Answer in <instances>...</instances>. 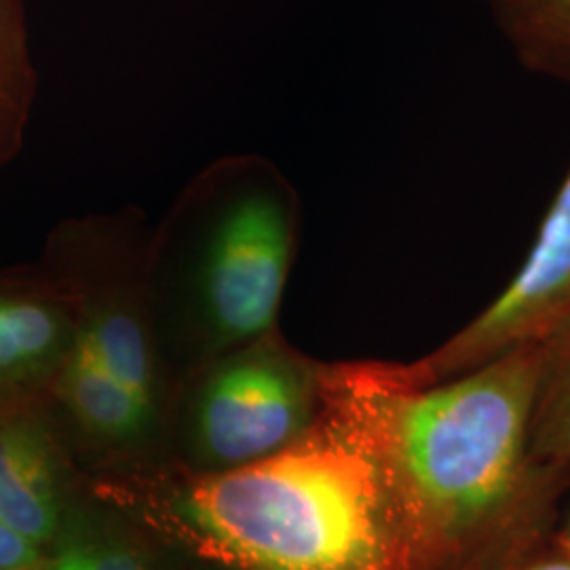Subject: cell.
Segmentation results:
<instances>
[{
  "mask_svg": "<svg viewBox=\"0 0 570 570\" xmlns=\"http://www.w3.org/2000/svg\"><path fill=\"white\" fill-rule=\"evenodd\" d=\"M49 438L28 393H0V520L42 548L60 527Z\"/></svg>",
  "mask_w": 570,
  "mask_h": 570,
  "instance_id": "obj_7",
  "label": "cell"
},
{
  "mask_svg": "<svg viewBox=\"0 0 570 570\" xmlns=\"http://www.w3.org/2000/svg\"><path fill=\"white\" fill-rule=\"evenodd\" d=\"M75 330L68 289L41 265L0 271V393L47 387Z\"/></svg>",
  "mask_w": 570,
  "mask_h": 570,
  "instance_id": "obj_6",
  "label": "cell"
},
{
  "mask_svg": "<svg viewBox=\"0 0 570 570\" xmlns=\"http://www.w3.org/2000/svg\"><path fill=\"white\" fill-rule=\"evenodd\" d=\"M570 317V169L510 284L449 341L404 364L419 383L449 381L515 346L548 338Z\"/></svg>",
  "mask_w": 570,
  "mask_h": 570,
  "instance_id": "obj_5",
  "label": "cell"
},
{
  "mask_svg": "<svg viewBox=\"0 0 570 570\" xmlns=\"http://www.w3.org/2000/svg\"><path fill=\"white\" fill-rule=\"evenodd\" d=\"M530 454L543 465H570V317L543 338L530 412Z\"/></svg>",
  "mask_w": 570,
  "mask_h": 570,
  "instance_id": "obj_11",
  "label": "cell"
},
{
  "mask_svg": "<svg viewBox=\"0 0 570 570\" xmlns=\"http://www.w3.org/2000/svg\"><path fill=\"white\" fill-rule=\"evenodd\" d=\"M543 341L449 381L419 383L404 364H322V395L376 450L416 570H490L546 543L570 490V465L530 454Z\"/></svg>",
  "mask_w": 570,
  "mask_h": 570,
  "instance_id": "obj_1",
  "label": "cell"
},
{
  "mask_svg": "<svg viewBox=\"0 0 570 570\" xmlns=\"http://www.w3.org/2000/svg\"><path fill=\"white\" fill-rule=\"evenodd\" d=\"M41 570H148L142 553L110 537H85L68 543Z\"/></svg>",
  "mask_w": 570,
  "mask_h": 570,
  "instance_id": "obj_12",
  "label": "cell"
},
{
  "mask_svg": "<svg viewBox=\"0 0 570 570\" xmlns=\"http://www.w3.org/2000/svg\"><path fill=\"white\" fill-rule=\"evenodd\" d=\"M320 366L275 334L205 364L190 391L197 444L223 468L284 449L320 412Z\"/></svg>",
  "mask_w": 570,
  "mask_h": 570,
  "instance_id": "obj_4",
  "label": "cell"
},
{
  "mask_svg": "<svg viewBox=\"0 0 570 570\" xmlns=\"http://www.w3.org/2000/svg\"><path fill=\"white\" fill-rule=\"evenodd\" d=\"M41 548L0 520V570H41Z\"/></svg>",
  "mask_w": 570,
  "mask_h": 570,
  "instance_id": "obj_13",
  "label": "cell"
},
{
  "mask_svg": "<svg viewBox=\"0 0 570 570\" xmlns=\"http://www.w3.org/2000/svg\"><path fill=\"white\" fill-rule=\"evenodd\" d=\"M47 389L85 431L106 440L138 438L155 419L150 407L140 404L75 343L66 348Z\"/></svg>",
  "mask_w": 570,
  "mask_h": 570,
  "instance_id": "obj_8",
  "label": "cell"
},
{
  "mask_svg": "<svg viewBox=\"0 0 570 570\" xmlns=\"http://www.w3.org/2000/svg\"><path fill=\"white\" fill-rule=\"evenodd\" d=\"M37 89L39 72L26 4L23 0H0V169L23 148Z\"/></svg>",
  "mask_w": 570,
  "mask_h": 570,
  "instance_id": "obj_10",
  "label": "cell"
},
{
  "mask_svg": "<svg viewBox=\"0 0 570 570\" xmlns=\"http://www.w3.org/2000/svg\"><path fill=\"white\" fill-rule=\"evenodd\" d=\"M490 570H570V558L551 546V537L532 550Z\"/></svg>",
  "mask_w": 570,
  "mask_h": 570,
  "instance_id": "obj_14",
  "label": "cell"
},
{
  "mask_svg": "<svg viewBox=\"0 0 570 570\" xmlns=\"http://www.w3.org/2000/svg\"><path fill=\"white\" fill-rule=\"evenodd\" d=\"M301 197L261 155L205 165L150 230L155 320L180 322L202 362L275 330L301 247Z\"/></svg>",
  "mask_w": 570,
  "mask_h": 570,
  "instance_id": "obj_3",
  "label": "cell"
},
{
  "mask_svg": "<svg viewBox=\"0 0 570 570\" xmlns=\"http://www.w3.org/2000/svg\"><path fill=\"white\" fill-rule=\"evenodd\" d=\"M518 61L570 85V0H484Z\"/></svg>",
  "mask_w": 570,
  "mask_h": 570,
  "instance_id": "obj_9",
  "label": "cell"
},
{
  "mask_svg": "<svg viewBox=\"0 0 570 570\" xmlns=\"http://www.w3.org/2000/svg\"><path fill=\"white\" fill-rule=\"evenodd\" d=\"M161 520L233 570H416L376 450L324 395L294 442L176 487Z\"/></svg>",
  "mask_w": 570,
  "mask_h": 570,
  "instance_id": "obj_2",
  "label": "cell"
}]
</instances>
